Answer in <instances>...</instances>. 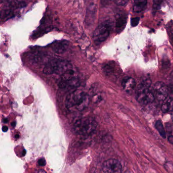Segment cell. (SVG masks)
<instances>
[{
	"mask_svg": "<svg viewBox=\"0 0 173 173\" xmlns=\"http://www.w3.org/2000/svg\"><path fill=\"white\" fill-rule=\"evenodd\" d=\"M89 2L95 1V0H88Z\"/></svg>",
	"mask_w": 173,
	"mask_h": 173,
	"instance_id": "f1b7e54d",
	"label": "cell"
},
{
	"mask_svg": "<svg viewBox=\"0 0 173 173\" xmlns=\"http://www.w3.org/2000/svg\"><path fill=\"white\" fill-rule=\"evenodd\" d=\"M154 90L157 99L160 101H164L169 95L168 86L162 82H158L154 85Z\"/></svg>",
	"mask_w": 173,
	"mask_h": 173,
	"instance_id": "ba28073f",
	"label": "cell"
},
{
	"mask_svg": "<svg viewBox=\"0 0 173 173\" xmlns=\"http://www.w3.org/2000/svg\"><path fill=\"white\" fill-rule=\"evenodd\" d=\"M73 69L72 65L66 60L55 58L49 61L43 69L45 74L53 73L62 76L69 70Z\"/></svg>",
	"mask_w": 173,
	"mask_h": 173,
	"instance_id": "3957f363",
	"label": "cell"
},
{
	"mask_svg": "<svg viewBox=\"0 0 173 173\" xmlns=\"http://www.w3.org/2000/svg\"><path fill=\"white\" fill-rule=\"evenodd\" d=\"M115 68V63L114 61H110L105 64L103 66V71L107 75H110L114 72Z\"/></svg>",
	"mask_w": 173,
	"mask_h": 173,
	"instance_id": "4fadbf2b",
	"label": "cell"
},
{
	"mask_svg": "<svg viewBox=\"0 0 173 173\" xmlns=\"http://www.w3.org/2000/svg\"><path fill=\"white\" fill-rule=\"evenodd\" d=\"M150 86L146 81H143L139 84L136 91V99L139 103L148 104L154 101L155 96L149 90Z\"/></svg>",
	"mask_w": 173,
	"mask_h": 173,
	"instance_id": "277c9868",
	"label": "cell"
},
{
	"mask_svg": "<svg viewBox=\"0 0 173 173\" xmlns=\"http://www.w3.org/2000/svg\"><path fill=\"white\" fill-rule=\"evenodd\" d=\"M98 124L93 118L85 117L77 119L74 122L73 130L77 135L86 136L94 132Z\"/></svg>",
	"mask_w": 173,
	"mask_h": 173,
	"instance_id": "7a4b0ae2",
	"label": "cell"
},
{
	"mask_svg": "<svg viewBox=\"0 0 173 173\" xmlns=\"http://www.w3.org/2000/svg\"><path fill=\"white\" fill-rule=\"evenodd\" d=\"M79 84V78L73 69L69 70L61 76V80L59 82V86L60 89L74 88Z\"/></svg>",
	"mask_w": 173,
	"mask_h": 173,
	"instance_id": "5b68a950",
	"label": "cell"
},
{
	"mask_svg": "<svg viewBox=\"0 0 173 173\" xmlns=\"http://www.w3.org/2000/svg\"><path fill=\"white\" fill-rule=\"evenodd\" d=\"M147 0H135L133 10L135 12H141L146 8Z\"/></svg>",
	"mask_w": 173,
	"mask_h": 173,
	"instance_id": "8fae6325",
	"label": "cell"
},
{
	"mask_svg": "<svg viewBox=\"0 0 173 173\" xmlns=\"http://www.w3.org/2000/svg\"><path fill=\"white\" fill-rule=\"evenodd\" d=\"M3 13H4V14H2V17H4V18L6 17H8L9 18V17H11L12 15V12L10 10L4 11Z\"/></svg>",
	"mask_w": 173,
	"mask_h": 173,
	"instance_id": "d6986e66",
	"label": "cell"
},
{
	"mask_svg": "<svg viewBox=\"0 0 173 173\" xmlns=\"http://www.w3.org/2000/svg\"><path fill=\"white\" fill-rule=\"evenodd\" d=\"M126 23V18L124 17H120L116 20V27L117 29H121Z\"/></svg>",
	"mask_w": 173,
	"mask_h": 173,
	"instance_id": "9a60e30c",
	"label": "cell"
},
{
	"mask_svg": "<svg viewBox=\"0 0 173 173\" xmlns=\"http://www.w3.org/2000/svg\"><path fill=\"white\" fill-rule=\"evenodd\" d=\"M122 86L127 93H130L134 90L136 82L134 78L131 77H126L122 81Z\"/></svg>",
	"mask_w": 173,
	"mask_h": 173,
	"instance_id": "30bf717a",
	"label": "cell"
},
{
	"mask_svg": "<svg viewBox=\"0 0 173 173\" xmlns=\"http://www.w3.org/2000/svg\"><path fill=\"white\" fill-rule=\"evenodd\" d=\"M4 122L5 123H7V122H8V120L7 119H4Z\"/></svg>",
	"mask_w": 173,
	"mask_h": 173,
	"instance_id": "4316f807",
	"label": "cell"
},
{
	"mask_svg": "<svg viewBox=\"0 0 173 173\" xmlns=\"http://www.w3.org/2000/svg\"><path fill=\"white\" fill-rule=\"evenodd\" d=\"M16 1L18 2H20V3H22V2H25L26 1V0H15Z\"/></svg>",
	"mask_w": 173,
	"mask_h": 173,
	"instance_id": "d4e9b609",
	"label": "cell"
},
{
	"mask_svg": "<svg viewBox=\"0 0 173 173\" xmlns=\"http://www.w3.org/2000/svg\"><path fill=\"white\" fill-rule=\"evenodd\" d=\"M19 137V136L18 135H16V136H15V138H17V139H18Z\"/></svg>",
	"mask_w": 173,
	"mask_h": 173,
	"instance_id": "83f0119b",
	"label": "cell"
},
{
	"mask_svg": "<svg viewBox=\"0 0 173 173\" xmlns=\"http://www.w3.org/2000/svg\"><path fill=\"white\" fill-rule=\"evenodd\" d=\"M2 130L4 132H6L8 130V128L7 127V126H4L2 128Z\"/></svg>",
	"mask_w": 173,
	"mask_h": 173,
	"instance_id": "cb8c5ba5",
	"label": "cell"
},
{
	"mask_svg": "<svg viewBox=\"0 0 173 173\" xmlns=\"http://www.w3.org/2000/svg\"><path fill=\"white\" fill-rule=\"evenodd\" d=\"M38 163L40 166H45L46 165V161H45V159L44 158H40L39 160L38 161Z\"/></svg>",
	"mask_w": 173,
	"mask_h": 173,
	"instance_id": "ffe728a7",
	"label": "cell"
},
{
	"mask_svg": "<svg viewBox=\"0 0 173 173\" xmlns=\"http://www.w3.org/2000/svg\"><path fill=\"white\" fill-rule=\"evenodd\" d=\"M170 78L171 84L172 85V86H173V71L171 73ZM173 86H172V87H173Z\"/></svg>",
	"mask_w": 173,
	"mask_h": 173,
	"instance_id": "44dd1931",
	"label": "cell"
},
{
	"mask_svg": "<svg viewBox=\"0 0 173 173\" xmlns=\"http://www.w3.org/2000/svg\"><path fill=\"white\" fill-rule=\"evenodd\" d=\"M168 141L171 144H173V136H170L168 138Z\"/></svg>",
	"mask_w": 173,
	"mask_h": 173,
	"instance_id": "7402d4cb",
	"label": "cell"
},
{
	"mask_svg": "<svg viewBox=\"0 0 173 173\" xmlns=\"http://www.w3.org/2000/svg\"><path fill=\"white\" fill-rule=\"evenodd\" d=\"M161 110L164 113L173 111V98H170L163 103Z\"/></svg>",
	"mask_w": 173,
	"mask_h": 173,
	"instance_id": "7c38bea8",
	"label": "cell"
},
{
	"mask_svg": "<svg viewBox=\"0 0 173 173\" xmlns=\"http://www.w3.org/2000/svg\"><path fill=\"white\" fill-rule=\"evenodd\" d=\"M69 43L67 41H61L53 44L52 49L55 53L62 54L66 52L68 48Z\"/></svg>",
	"mask_w": 173,
	"mask_h": 173,
	"instance_id": "9c48e42d",
	"label": "cell"
},
{
	"mask_svg": "<svg viewBox=\"0 0 173 173\" xmlns=\"http://www.w3.org/2000/svg\"><path fill=\"white\" fill-rule=\"evenodd\" d=\"M116 5L118 6H125L128 3L129 0H112Z\"/></svg>",
	"mask_w": 173,
	"mask_h": 173,
	"instance_id": "2e32d148",
	"label": "cell"
},
{
	"mask_svg": "<svg viewBox=\"0 0 173 173\" xmlns=\"http://www.w3.org/2000/svg\"><path fill=\"white\" fill-rule=\"evenodd\" d=\"M104 173H121L122 166L120 162L116 159H109L103 165Z\"/></svg>",
	"mask_w": 173,
	"mask_h": 173,
	"instance_id": "52a82bcc",
	"label": "cell"
},
{
	"mask_svg": "<svg viewBox=\"0 0 173 173\" xmlns=\"http://www.w3.org/2000/svg\"><path fill=\"white\" fill-rule=\"evenodd\" d=\"M156 128L157 130L158 131L161 136L164 138H166V132L164 126L162 124V122L160 120H157L156 123Z\"/></svg>",
	"mask_w": 173,
	"mask_h": 173,
	"instance_id": "5bb4252c",
	"label": "cell"
},
{
	"mask_svg": "<svg viewBox=\"0 0 173 173\" xmlns=\"http://www.w3.org/2000/svg\"><path fill=\"white\" fill-rule=\"evenodd\" d=\"M11 125H12V126L13 127H15V125H16V123H15V122H14L13 123H12Z\"/></svg>",
	"mask_w": 173,
	"mask_h": 173,
	"instance_id": "484cf974",
	"label": "cell"
},
{
	"mask_svg": "<svg viewBox=\"0 0 173 173\" xmlns=\"http://www.w3.org/2000/svg\"><path fill=\"white\" fill-rule=\"evenodd\" d=\"M140 18L139 17H135L132 18L131 21V26H132V27H135V26H138L139 21H140Z\"/></svg>",
	"mask_w": 173,
	"mask_h": 173,
	"instance_id": "ac0fdd59",
	"label": "cell"
},
{
	"mask_svg": "<svg viewBox=\"0 0 173 173\" xmlns=\"http://www.w3.org/2000/svg\"><path fill=\"white\" fill-rule=\"evenodd\" d=\"M90 98L89 94L82 90H76L69 94L65 100V106L68 109L75 108L82 111L89 106Z\"/></svg>",
	"mask_w": 173,
	"mask_h": 173,
	"instance_id": "6da1fadb",
	"label": "cell"
},
{
	"mask_svg": "<svg viewBox=\"0 0 173 173\" xmlns=\"http://www.w3.org/2000/svg\"><path fill=\"white\" fill-rule=\"evenodd\" d=\"M111 30L110 24L105 22L97 27L94 33L93 39L96 42H103L106 40L110 35Z\"/></svg>",
	"mask_w": 173,
	"mask_h": 173,
	"instance_id": "8992f818",
	"label": "cell"
},
{
	"mask_svg": "<svg viewBox=\"0 0 173 173\" xmlns=\"http://www.w3.org/2000/svg\"><path fill=\"white\" fill-rule=\"evenodd\" d=\"M34 173H47L46 172V171H45L43 170H38L36 171L35 172H34Z\"/></svg>",
	"mask_w": 173,
	"mask_h": 173,
	"instance_id": "603a6c76",
	"label": "cell"
},
{
	"mask_svg": "<svg viewBox=\"0 0 173 173\" xmlns=\"http://www.w3.org/2000/svg\"><path fill=\"white\" fill-rule=\"evenodd\" d=\"M162 1H163V0H153V9H157L159 8Z\"/></svg>",
	"mask_w": 173,
	"mask_h": 173,
	"instance_id": "e0dca14e",
	"label": "cell"
}]
</instances>
